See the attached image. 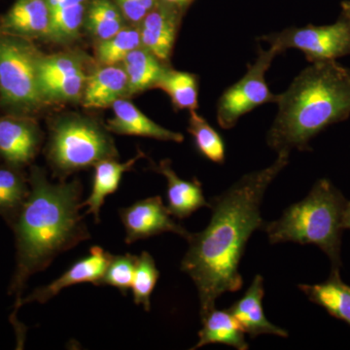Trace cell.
Segmentation results:
<instances>
[{
    "label": "cell",
    "instance_id": "obj_1",
    "mask_svg": "<svg viewBox=\"0 0 350 350\" xmlns=\"http://www.w3.org/2000/svg\"><path fill=\"white\" fill-rule=\"evenodd\" d=\"M290 152L280 151L266 169L244 174L222 194L209 202L211 217L206 229L191 232L181 262L200 299V319L215 308L225 293L243 287L239 264L253 232L262 229L261 204L267 189L289 163Z\"/></svg>",
    "mask_w": 350,
    "mask_h": 350
},
{
    "label": "cell",
    "instance_id": "obj_2",
    "mask_svg": "<svg viewBox=\"0 0 350 350\" xmlns=\"http://www.w3.org/2000/svg\"><path fill=\"white\" fill-rule=\"evenodd\" d=\"M31 190L14 219L17 244V266L9 293L21 294L27 280L44 271L61 253L90 239L82 208V186L75 179L53 184L45 172L32 170Z\"/></svg>",
    "mask_w": 350,
    "mask_h": 350
},
{
    "label": "cell",
    "instance_id": "obj_3",
    "mask_svg": "<svg viewBox=\"0 0 350 350\" xmlns=\"http://www.w3.org/2000/svg\"><path fill=\"white\" fill-rule=\"evenodd\" d=\"M276 105L267 144L278 153L310 150L313 137L350 117L349 68L336 61L313 63L278 94Z\"/></svg>",
    "mask_w": 350,
    "mask_h": 350
},
{
    "label": "cell",
    "instance_id": "obj_4",
    "mask_svg": "<svg viewBox=\"0 0 350 350\" xmlns=\"http://www.w3.org/2000/svg\"><path fill=\"white\" fill-rule=\"evenodd\" d=\"M347 200L329 179L321 178L301 202L285 209L282 217L265 222L269 243L312 244L330 260L332 269L342 268V234Z\"/></svg>",
    "mask_w": 350,
    "mask_h": 350
},
{
    "label": "cell",
    "instance_id": "obj_5",
    "mask_svg": "<svg viewBox=\"0 0 350 350\" xmlns=\"http://www.w3.org/2000/svg\"><path fill=\"white\" fill-rule=\"evenodd\" d=\"M117 155L109 135L93 121L64 119L51 131L48 158L61 176Z\"/></svg>",
    "mask_w": 350,
    "mask_h": 350
},
{
    "label": "cell",
    "instance_id": "obj_6",
    "mask_svg": "<svg viewBox=\"0 0 350 350\" xmlns=\"http://www.w3.org/2000/svg\"><path fill=\"white\" fill-rule=\"evenodd\" d=\"M260 39L278 54L288 49L301 51L310 64L337 61L350 55V19L342 12L332 25L288 27Z\"/></svg>",
    "mask_w": 350,
    "mask_h": 350
},
{
    "label": "cell",
    "instance_id": "obj_7",
    "mask_svg": "<svg viewBox=\"0 0 350 350\" xmlns=\"http://www.w3.org/2000/svg\"><path fill=\"white\" fill-rule=\"evenodd\" d=\"M39 55L21 39L0 38V94L15 107H38L43 98L39 89Z\"/></svg>",
    "mask_w": 350,
    "mask_h": 350
},
{
    "label": "cell",
    "instance_id": "obj_8",
    "mask_svg": "<svg viewBox=\"0 0 350 350\" xmlns=\"http://www.w3.org/2000/svg\"><path fill=\"white\" fill-rule=\"evenodd\" d=\"M278 52L259 47L254 63L247 66L245 75L222 94L217 103V123L225 130L237 125L239 119L266 103H276L278 94L267 84L266 75Z\"/></svg>",
    "mask_w": 350,
    "mask_h": 350
},
{
    "label": "cell",
    "instance_id": "obj_9",
    "mask_svg": "<svg viewBox=\"0 0 350 350\" xmlns=\"http://www.w3.org/2000/svg\"><path fill=\"white\" fill-rule=\"evenodd\" d=\"M38 75L43 100H79L88 79L79 59L69 54L39 56Z\"/></svg>",
    "mask_w": 350,
    "mask_h": 350
},
{
    "label": "cell",
    "instance_id": "obj_10",
    "mask_svg": "<svg viewBox=\"0 0 350 350\" xmlns=\"http://www.w3.org/2000/svg\"><path fill=\"white\" fill-rule=\"evenodd\" d=\"M172 216L160 196L138 200L131 206L120 209V217L126 230V243L131 244L163 232H174L187 239L191 232L175 223Z\"/></svg>",
    "mask_w": 350,
    "mask_h": 350
},
{
    "label": "cell",
    "instance_id": "obj_11",
    "mask_svg": "<svg viewBox=\"0 0 350 350\" xmlns=\"http://www.w3.org/2000/svg\"><path fill=\"white\" fill-rule=\"evenodd\" d=\"M111 256L109 252L103 250L100 246H94L90 250L88 256L76 262L55 282L50 283L47 286L38 288L27 298L23 299L21 301V306L31 301L46 303L64 288L79 283L91 282L94 285L100 284Z\"/></svg>",
    "mask_w": 350,
    "mask_h": 350
},
{
    "label": "cell",
    "instance_id": "obj_12",
    "mask_svg": "<svg viewBox=\"0 0 350 350\" xmlns=\"http://www.w3.org/2000/svg\"><path fill=\"white\" fill-rule=\"evenodd\" d=\"M180 10L159 2L140 23V38L144 48L161 62H167L172 55L178 31Z\"/></svg>",
    "mask_w": 350,
    "mask_h": 350
},
{
    "label": "cell",
    "instance_id": "obj_13",
    "mask_svg": "<svg viewBox=\"0 0 350 350\" xmlns=\"http://www.w3.org/2000/svg\"><path fill=\"white\" fill-rule=\"evenodd\" d=\"M265 296L264 278L257 275L250 287L238 301L229 308L244 333L254 338L260 335H275L287 338L289 334L269 322L262 310V299Z\"/></svg>",
    "mask_w": 350,
    "mask_h": 350
},
{
    "label": "cell",
    "instance_id": "obj_14",
    "mask_svg": "<svg viewBox=\"0 0 350 350\" xmlns=\"http://www.w3.org/2000/svg\"><path fill=\"white\" fill-rule=\"evenodd\" d=\"M114 116L107 123L108 131L118 135H137L163 140V142H183L180 133L167 130L158 125L144 115L131 101L120 98L112 105Z\"/></svg>",
    "mask_w": 350,
    "mask_h": 350
},
{
    "label": "cell",
    "instance_id": "obj_15",
    "mask_svg": "<svg viewBox=\"0 0 350 350\" xmlns=\"http://www.w3.org/2000/svg\"><path fill=\"white\" fill-rule=\"evenodd\" d=\"M154 170L165 177L167 183V208L172 216L187 218L202 207H209L204 195L202 183L194 178L192 181L181 179L172 167L170 160L161 161L154 165Z\"/></svg>",
    "mask_w": 350,
    "mask_h": 350
},
{
    "label": "cell",
    "instance_id": "obj_16",
    "mask_svg": "<svg viewBox=\"0 0 350 350\" xmlns=\"http://www.w3.org/2000/svg\"><path fill=\"white\" fill-rule=\"evenodd\" d=\"M2 27L21 38H48L50 11L47 2L46 0H17L4 17Z\"/></svg>",
    "mask_w": 350,
    "mask_h": 350
},
{
    "label": "cell",
    "instance_id": "obj_17",
    "mask_svg": "<svg viewBox=\"0 0 350 350\" xmlns=\"http://www.w3.org/2000/svg\"><path fill=\"white\" fill-rule=\"evenodd\" d=\"M38 131L25 122L0 120V154L14 165L31 162L38 152Z\"/></svg>",
    "mask_w": 350,
    "mask_h": 350
},
{
    "label": "cell",
    "instance_id": "obj_18",
    "mask_svg": "<svg viewBox=\"0 0 350 350\" xmlns=\"http://www.w3.org/2000/svg\"><path fill=\"white\" fill-rule=\"evenodd\" d=\"M128 96V76L118 66H107L88 78L83 93V105L88 108L112 107L115 101Z\"/></svg>",
    "mask_w": 350,
    "mask_h": 350
},
{
    "label": "cell",
    "instance_id": "obj_19",
    "mask_svg": "<svg viewBox=\"0 0 350 350\" xmlns=\"http://www.w3.org/2000/svg\"><path fill=\"white\" fill-rule=\"evenodd\" d=\"M142 157H144V154L139 152L135 158L126 163L116 162L113 159H105L94 165L93 188L88 199L82 202V207H87L86 213L93 214L96 223L100 221L101 207L105 204L107 196L118 190L124 174L133 169V165Z\"/></svg>",
    "mask_w": 350,
    "mask_h": 350
},
{
    "label": "cell",
    "instance_id": "obj_20",
    "mask_svg": "<svg viewBox=\"0 0 350 350\" xmlns=\"http://www.w3.org/2000/svg\"><path fill=\"white\" fill-rule=\"evenodd\" d=\"M298 287L310 301L350 326V286L342 282L340 269H332L326 282L300 284Z\"/></svg>",
    "mask_w": 350,
    "mask_h": 350
},
{
    "label": "cell",
    "instance_id": "obj_21",
    "mask_svg": "<svg viewBox=\"0 0 350 350\" xmlns=\"http://www.w3.org/2000/svg\"><path fill=\"white\" fill-rule=\"evenodd\" d=\"M202 323L199 340L191 349H198L213 344L229 345L239 350L250 349L243 329L229 310H218L213 308L202 319Z\"/></svg>",
    "mask_w": 350,
    "mask_h": 350
},
{
    "label": "cell",
    "instance_id": "obj_22",
    "mask_svg": "<svg viewBox=\"0 0 350 350\" xmlns=\"http://www.w3.org/2000/svg\"><path fill=\"white\" fill-rule=\"evenodd\" d=\"M123 64L128 76V96L156 88L167 68L144 46L131 51Z\"/></svg>",
    "mask_w": 350,
    "mask_h": 350
},
{
    "label": "cell",
    "instance_id": "obj_23",
    "mask_svg": "<svg viewBox=\"0 0 350 350\" xmlns=\"http://www.w3.org/2000/svg\"><path fill=\"white\" fill-rule=\"evenodd\" d=\"M156 88L169 94L175 109L197 110L199 83L193 73L167 68Z\"/></svg>",
    "mask_w": 350,
    "mask_h": 350
},
{
    "label": "cell",
    "instance_id": "obj_24",
    "mask_svg": "<svg viewBox=\"0 0 350 350\" xmlns=\"http://www.w3.org/2000/svg\"><path fill=\"white\" fill-rule=\"evenodd\" d=\"M87 27L98 41L105 40L125 27L123 14L109 0H93L88 9Z\"/></svg>",
    "mask_w": 350,
    "mask_h": 350
},
{
    "label": "cell",
    "instance_id": "obj_25",
    "mask_svg": "<svg viewBox=\"0 0 350 350\" xmlns=\"http://www.w3.org/2000/svg\"><path fill=\"white\" fill-rule=\"evenodd\" d=\"M142 46L139 27H123L112 38L101 40L96 46V57L101 64L114 66L123 63L131 51Z\"/></svg>",
    "mask_w": 350,
    "mask_h": 350
},
{
    "label": "cell",
    "instance_id": "obj_26",
    "mask_svg": "<svg viewBox=\"0 0 350 350\" xmlns=\"http://www.w3.org/2000/svg\"><path fill=\"white\" fill-rule=\"evenodd\" d=\"M189 133L194 137L196 146L211 162L222 163L225 161V144L222 137L197 110L190 112Z\"/></svg>",
    "mask_w": 350,
    "mask_h": 350
},
{
    "label": "cell",
    "instance_id": "obj_27",
    "mask_svg": "<svg viewBox=\"0 0 350 350\" xmlns=\"http://www.w3.org/2000/svg\"><path fill=\"white\" fill-rule=\"evenodd\" d=\"M29 191L25 179L15 170L0 169V214L15 219Z\"/></svg>",
    "mask_w": 350,
    "mask_h": 350
},
{
    "label": "cell",
    "instance_id": "obj_28",
    "mask_svg": "<svg viewBox=\"0 0 350 350\" xmlns=\"http://www.w3.org/2000/svg\"><path fill=\"white\" fill-rule=\"evenodd\" d=\"M159 273L153 257L144 251L137 256L133 275V301L137 305L144 306V310L149 312L151 308L150 297L158 282Z\"/></svg>",
    "mask_w": 350,
    "mask_h": 350
},
{
    "label": "cell",
    "instance_id": "obj_29",
    "mask_svg": "<svg viewBox=\"0 0 350 350\" xmlns=\"http://www.w3.org/2000/svg\"><path fill=\"white\" fill-rule=\"evenodd\" d=\"M84 3L64 7L51 12L48 38L59 42L75 38L84 22Z\"/></svg>",
    "mask_w": 350,
    "mask_h": 350
},
{
    "label": "cell",
    "instance_id": "obj_30",
    "mask_svg": "<svg viewBox=\"0 0 350 350\" xmlns=\"http://www.w3.org/2000/svg\"><path fill=\"white\" fill-rule=\"evenodd\" d=\"M137 260L135 255H112L105 275L98 285H109L117 288L122 294L126 295L133 284Z\"/></svg>",
    "mask_w": 350,
    "mask_h": 350
},
{
    "label": "cell",
    "instance_id": "obj_31",
    "mask_svg": "<svg viewBox=\"0 0 350 350\" xmlns=\"http://www.w3.org/2000/svg\"><path fill=\"white\" fill-rule=\"evenodd\" d=\"M117 6L126 19L138 24L150 13L157 5L159 0H115Z\"/></svg>",
    "mask_w": 350,
    "mask_h": 350
},
{
    "label": "cell",
    "instance_id": "obj_32",
    "mask_svg": "<svg viewBox=\"0 0 350 350\" xmlns=\"http://www.w3.org/2000/svg\"><path fill=\"white\" fill-rule=\"evenodd\" d=\"M47 5L49 7V11L54 12L57 9L64 8V7L75 5V4L85 3L86 0H46Z\"/></svg>",
    "mask_w": 350,
    "mask_h": 350
},
{
    "label": "cell",
    "instance_id": "obj_33",
    "mask_svg": "<svg viewBox=\"0 0 350 350\" xmlns=\"http://www.w3.org/2000/svg\"><path fill=\"white\" fill-rule=\"evenodd\" d=\"M159 1L167 4V5L174 7L178 10H182V9L187 7L193 0H159Z\"/></svg>",
    "mask_w": 350,
    "mask_h": 350
},
{
    "label": "cell",
    "instance_id": "obj_34",
    "mask_svg": "<svg viewBox=\"0 0 350 350\" xmlns=\"http://www.w3.org/2000/svg\"><path fill=\"white\" fill-rule=\"evenodd\" d=\"M344 229L350 231V200L347 202L344 215Z\"/></svg>",
    "mask_w": 350,
    "mask_h": 350
},
{
    "label": "cell",
    "instance_id": "obj_35",
    "mask_svg": "<svg viewBox=\"0 0 350 350\" xmlns=\"http://www.w3.org/2000/svg\"><path fill=\"white\" fill-rule=\"evenodd\" d=\"M342 12L345 14L350 19V0H347L342 3Z\"/></svg>",
    "mask_w": 350,
    "mask_h": 350
},
{
    "label": "cell",
    "instance_id": "obj_36",
    "mask_svg": "<svg viewBox=\"0 0 350 350\" xmlns=\"http://www.w3.org/2000/svg\"><path fill=\"white\" fill-rule=\"evenodd\" d=\"M349 75H350V68H349Z\"/></svg>",
    "mask_w": 350,
    "mask_h": 350
}]
</instances>
